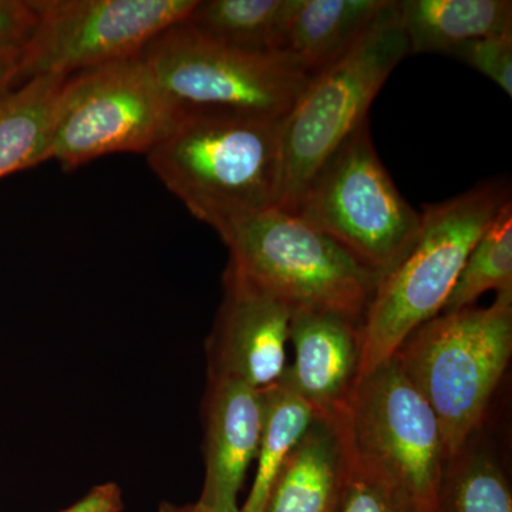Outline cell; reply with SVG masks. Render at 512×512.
<instances>
[{
	"instance_id": "cell-1",
	"label": "cell",
	"mask_w": 512,
	"mask_h": 512,
	"mask_svg": "<svg viewBox=\"0 0 512 512\" xmlns=\"http://www.w3.org/2000/svg\"><path fill=\"white\" fill-rule=\"evenodd\" d=\"M285 117L183 107L147 154L158 180L222 237L281 197Z\"/></svg>"
},
{
	"instance_id": "cell-2",
	"label": "cell",
	"mask_w": 512,
	"mask_h": 512,
	"mask_svg": "<svg viewBox=\"0 0 512 512\" xmlns=\"http://www.w3.org/2000/svg\"><path fill=\"white\" fill-rule=\"evenodd\" d=\"M511 201L505 181H485L427 205L416 241L380 275L362 322V376L394 356L404 340L443 311L474 245Z\"/></svg>"
},
{
	"instance_id": "cell-3",
	"label": "cell",
	"mask_w": 512,
	"mask_h": 512,
	"mask_svg": "<svg viewBox=\"0 0 512 512\" xmlns=\"http://www.w3.org/2000/svg\"><path fill=\"white\" fill-rule=\"evenodd\" d=\"M512 355V291L487 308L444 312L414 330L397 362L439 420L447 456L485 423Z\"/></svg>"
},
{
	"instance_id": "cell-4",
	"label": "cell",
	"mask_w": 512,
	"mask_h": 512,
	"mask_svg": "<svg viewBox=\"0 0 512 512\" xmlns=\"http://www.w3.org/2000/svg\"><path fill=\"white\" fill-rule=\"evenodd\" d=\"M409 52L397 2L392 0L345 55L309 77L284 119V170L276 207L295 211L320 167L369 121L377 93Z\"/></svg>"
},
{
	"instance_id": "cell-5",
	"label": "cell",
	"mask_w": 512,
	"mask_h": 512,
	"mask_svg": "<svg viewBox=\"0 0 512 512\" xmlns=\"http://www.w3.org/2000/svg\"><path fill=\"white\" fill-rule=\"evenodd\" d=\"M227 269L296 309L362 320L380 276L322 231L278 207L238 222L221 237Z\"/></svg>"
},
{
	"instance_id": "cell-6",
	"label": "cell",
	"mask_w": 512,
	"mask_h": 512,
	"mask_svg": "<svg viewBox=\"0 0 512 512\" xmlns=\"http://www.w3.org/2000/svg\"><path fill=\"white\" fill-rule=\"evenodd\" d=\"M293 214L379 276L406 255L421 227L420 212L404 200L377 156L369 121L320 167Z\"/></svg>"
},
{
	"instance_id": "cell-7",
	"label": "cell",
	"mask_w": 512,
	"mask_h": 512,
	"mask_svg": "<svg viewBox=\"0 0 512 512\" xmlns=\"http://www.w3.org/2000/svg\"><path fill=\"white\" fill-rule=\"evenodd\" d=\"M143 53L67 77L53 119L49 160L64 170L110 154H147L180 114Z\"/></svg>"
},
{
	"instance_id": "cell-8",
	"label": "cell",
	"mask_w": 512,
	"mask_h": 512,
	"mask_svg": "<svg viewBox=\"0 0 512 512\" xmlns=\"http://www.w3.org/2000/svg\"><path fill=\"white\" fill-rule=\"evenodd\" d=\"M158 82L178 107L285 117L311 74L284 53L224 45L180 22L143 50Z\"/></svg>"
},
{
	"instance_id": "cell-9",
	"label": "cell",
	"mask_w": 512,
	"mask_h": 512,
	"mask_svg": "<svg viewBox=\"0 0 512 512\" xmlns=\"http://www.w3.org/2000/svg\"><path fill=\"white\" fill-rule=\"evenodd\" d=\"M346 421L357 463L433 512L447 451L436 413L390 357L360 377Z\"/></svg>"
},
{
	"instance_id": "cell-10",
	"label": "cell",
	"mask_w": 512,
	"mask_h": 512,
	"mask_svg": "<svg viewBox=\"0 0 512 512\" xmlns=\"http://www.w3.org/2000/svg\"><path fill=\"white\" fill-rule=\"evenodd\" d=\"M36 25L23 45L20 82L70 77L138 55L183 22L197 0H33Z\"/></svg>"
},
{
	"instance_id": "cell-11",
	"label": "cell",
	"mask_w": 512,
	"mask_h": 512,
	"mask_svg": "<svg viewBox=\"0 0 512 512\" xmlns=\"http://www.w3.org/2000/svg\"><path fill=\"white\" fill-rule=\"evenodd\" d=\"M292 309L225 271L224 299L207 340L208 379L235 380L261 390L286 369Z\"/></svg>"
},
{
	"instance_id": "cell-12",
	"label": "cell",
	"mask_w": 512,
	"mask_h": 512,
	"mask_svg": "<svg viewBox=\"0 0 512 512\" xmlns=\"http://www.w3.org/2000/svg\"><path fill=\"white\" fill-rule=\"evenodd\" d=\"M289 340L295 359L282 377L316 416L346 414L362 377V320L345 313L296 309L292 311Z\"/></svg>"
},
{
	"instance_id": "cell-13",
	"label": "cell",
	"mask_w": 512,
	"mask_h": 512,
	"mask_svg": "<svg viewBox=\"0 0 512 512\" xmlns=\"http://www.w3.org/2000/svg\"><path fill=\"white\" fill-rule=\"evenodd\" d=\"M202 417L205 477L197 503L214 512H238L239 493L261 441V390L208 379Z\"/></svg>"
},
{
	"instance_id": "cell-14",
	"label": "cell",
	"mask_w": 512,
	"mask_h": 512,
	"mask_svg": "<svg viewBox=\"0 0 512 512\" xmlns=\"http://www.w3.org/2000/svg\"><path fill=\"white\" fill-rule=\"evenodd\" d=\"M353 461L346 414L316 416L279 470L262 512H336Z\"/></svg>"
},
{
	"instance_id": "cell-15",
	"label": "cell",
	"mask_w": 512,
	"mask_h": 512,
	"mask_svg": "<svg viewBox=\"0 0 512 512\" xmlns=\"http://www.w3.org/2000/svg\"><path fill=\"white\" fill-rule=\"evenodd\" d=\"M392 0H291L281 53L308 74L338 60Z\"/></svg>"
},
{
	"instance_id": "cell-16",
	"label": "cell",
	"mask_w": 512,
	"mask_h": 512,
	"mask_svg": "<svg viewBox=\"0 0 512 512\" xmlns=\"http://www.w3.org/2000/svg\"><path fill=\"white\" fill-rule=\"evenodd\" d=\"M397 9L413 53L450 56L471 40L512 33L510 0H402Z\"/></svg>"
},
{
	"instance_id": "cell-17",
	"label": "cell",
	"mask_w": 512,
	"mask_h": 512,
	"mask_svg": "<svg viewBox=\"0 0 512 512\" xmlns=\"http://www.w3.org/2000/svg\"><path fill=\"white\" fill-rule=\"evenodd\" d=\"M67 77H36L0 96V180L49 161L57 99Z\"/></svg>"
},
{
	"instance_id": "cell-18",
	"label": "cell",
	"mask_w": 512,
	"mask_h": 512,
	"mask_svg": "<svg viewBox=\"0 0 512 512\" xmlns=\"http://www.w3.org/2000/svg\"><path fill=\"white\" fill-rule=\"evenodd\" d=\"M433 512H512V491L484 424L444 461Z\"/></svg>"
},
{
	"instance_id": "cell-19",
	"label": "cell",
	"mask_w": 512,
	"mask_h": 512,
	"mask_svg": "<svg viewBox=\"0 0 512 512\" xmlns=\"http://www.w3.org/2000/svg\"><path fill=\"white\" fill-rule=\"evenodd\" d=\"M262 431L254 484L238 512H262L286 458L316 419L315 410L284 377L261 389Z\"/></svg>"
},
{
	"instance_id": "cell-20",
	"label": "cell",
	"mask_w": 512,
	"mask_h": 512,
	"mask_svg": "<svg viewBox=\"0 0 512 512\" xmlns=\"http://www.w3.org/2000/svg\"><path fill=\"white\" fill-rule=\"evenodd\" d=\"M291 0H205L184 22L224 45L259 53H281Z\"/></svg>"
},
{
	"instance_id": "cell-21",
	"label": "cell",
	"mask_w": 512,
	"mask_h": 512,
	"mask_svg": "<svg viewBox=\"0 0 512 512\" xmlns=\"http://www.w3.org/2000/svg\"><path fill=\"white\" fill-rule=\"evenodd\" d=\"M488 291H512V201L474 245L441 313L470 308Z\"/></svg>"
},
{
	"instance_id": "cell-22",
	"label": "cell",
	"mask_w": 512,
	"mask_h": 512,
	"mask_svg": "<svg viewBox=\"0 0 512 512\" xmlns=\"http://www.w3.org/2000/svg\"><path fill=\"white\" fill-rule=\"evenodd\" d=\"M336 512H419L416 505L375 471L353 461Z\"/></svg>"
},
{
	"instance_id": "cell-23",
	"label": "cell",
	"mask_w": 512,
	"mask_h": 512,
	"mask_svg": "<svg viewBox=\"0 0 512 512\" xmlns=\"http://www.w3.org/2000/svg\"><path fill=\"white\" fill-rule=\"evenodd\" d=\"M450 56L484 74L508 97L512 96V33L471 40Z\"/></svg>"
},
{
	"instance_id": "cell-24",
	"label": "cell",
	"mask_w": 512,
	"mask_h": 512,
	"mask_svg": "<svg viewBox=\"0 0 512 512\" xmlns=\"http://www.w3.org/2000/svg\"><path fill=\"white\" fill-rule=\"evenodd\" d=\"M36 19L33 0H0V52L25 45Z\"/></svg>"
},
{
	"instance_id": "cell-25",
	"label": "cell",
	"mask_w": 512,
	"mask_h": 512,
	"mask_svg": "<svg viewBox=\"0 0 512 512\" xmlns=\"http://www.w3.org/2000/svg\"><path fill=\"white\" fill-rule=\"evenodd\" d=\"M123 494L116 483L96 485L77 503L59 512H121L123 511Z\"/></svg>"
},
{
	"instance_id": "cell-26",
	"label": "cell",
	"mask_w": 512,
	"mask_h": 512,
	"mask_svg": "<svg viewBox=\"0 0 512 512\" xmlns=\"http://www.w3.org/2000/svg\"><path fill=\"white\" fill-rule=\"evenodd\" d=\"M23 46L0 52V96L20 86V62Z\"/></svg>"
},
{
	"instance_id": "cell-27",
	"label": "cell",
	"mask_w": 512,
	"mask_h": 512,
	"mask_svg": "<svg viewBox=\"0 0 512 512\" xmlns=\"http://www.w3.org/2000/svg\"><path fill=\"white\" fill-rule=\"evenodd\" d=\"M158 512H214L208 510V508L202 507L201 504H187V505H177L173 503H161L160 510Z\"/></svg>"
}]
</instances>
